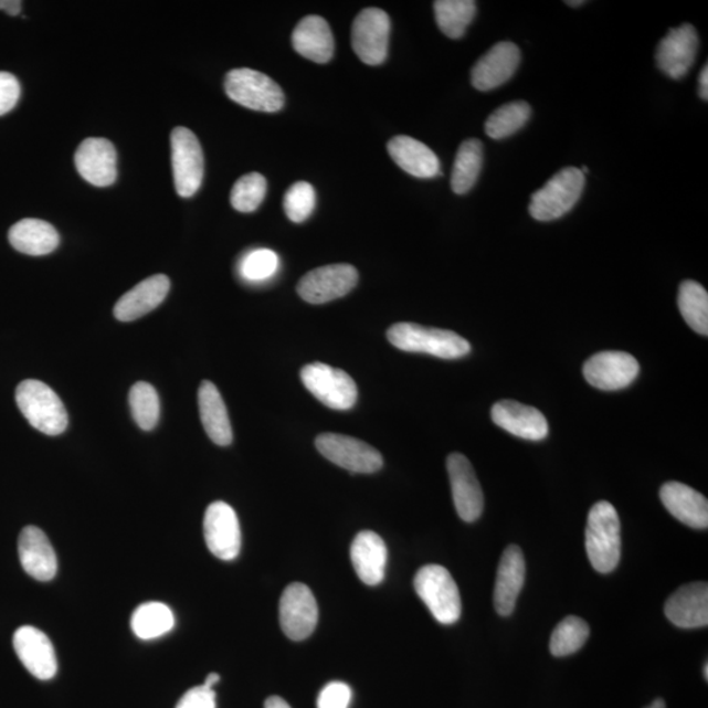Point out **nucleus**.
<instances>
[{
	"instance_id": "nucleus-1",
	"label": "nucleus",
	"mask_w": 708,
	"mask_h": 708,
	"mask_svg": "<svg viewBox=\"0 0 708 708\" xmlns=\"http://www.w3.org/2000/svg\"><path fill=\"white\" fill-rule=\"evenodd\" d=\"M621 521L607 501L594 504L589 511L585 549L589 562L600 573L613 572L621 560Z\"/></svg>"
},
{
	"instance_id": "nucleus-2",
	"label": "nucleus",
	"mask_w": 708,
	"mask_h": 708,
	"mask_svg": "<svg viewBox=\"0 0 708 708\" xmlns=\"http://www.w3.org/2000/svg\"><path fill=\"white\" fill-rule=\"evenodd\" d=\"M388 339L404 352L431 355L445 360L461 359L472 350L469 342L458 334L415 324H397L390 327Z\"/></svg>"
},
{
	"instance_id": "nucleus-3",
	"label": "nucleus",
	"mask_w": 708,
	"mask_h": 708,
	"mask_svg": "<svg viewBox=\"0 0 708 708\" xmlns=\"http://www.w3.org/2000/svg\"><path fill=\"white\" fill-rule=\"evenodd\" d=\"M17 403L34 430L47 436H59L67 430L68 416L65 405L44 382H21L17 389Z\"/></svg>"
},
{
	"instance_id": "nucleus-4",
	"label": "nucleus",
	"mask_w": 708,
	"mask_h": 708,
	"mask_svg": "<svg viewBox=\"0 0 708 708\" xmlns=\"http://www.w3.org/2000/svg\"><path fill=\"white\" fill-rule=\"evenodd\" d=\"M585 175L577 167H567L553 175L542 189L532 194L529 212L539 222L562 219L571 212L583 194Z\"/></svg>"
},
{
	"instance_id": "nucleus-5",
	"label": "nucleus",
	"mask_w": 708,
	"mask_h": 708,
	"mask_svg": "<svg viewBox=\"0 0 708 708\" xmlns=\"http://www.w3.org/2000/svg\"><path fill=\"white\" fill-rule=\"evenodd\" d=\"M413 585L419 598L440 623L453 625L461 619L459 589L445 567L427 564L420 568Z\"/></svg>"
},
{
	"instance_id": "nucleus-6",
	"label": "nucleus",
	"mask_w": 708,
	"mask_h": 708,
	"mask_svg": "<svg viewBox=\"0 0 708 708\" xmlns=\"http://www.w3.org/2000/svg\"><path fill=\"white\" fill-rule=\"evenodd\" d=\"M224 91L231 101L252 110L275 114L284 108L283 88L268 75L256 70H231L224 80Z\"/></svg>"
},
{
	"instance_id": "nucleus-7",
	"label": "nucleus",
	"mask_w": 708,
	"mask_h": 708,
	"mask_svg": "<svg viewBox=\"0 0 708 708\" xmlns=\"http://www.w3.org/2000/svg\"><path fill=\"white\" fill-rule=\"evenodd\" d=\"M305 388L329 409L346 411L352 409L359 397L357 384L345 370L327 363H308L300 370Z\"/></svg>"
},
{
	"instance_id": "nucleus-8",
	"label": "nucleus",
	"mask_w": 708,
	"mask_h": 708,
	"mask_svg": "<svg viewBox=\"0 0 708 708\" xmlns=\"http://www.w3.org/2000/svg\"><path fill=\"white\" fill-rule=\"evenodd\" d=\"M315 446L329 462L352 474H374L383 466L382 454L376 447L345 434H320Z\"/></svg>"
},
{
	"instance_id": "nucleus-9",
	"label": "nucleus",
	"mask_w": 708,
	"mask_h": 708,
	"mask_svg": "<svg viewBox=\"0 0 708 708\" xmlns=\"http://www.w3.org/2000/svg\"><path fill=\"white\" fill-rule=\"evenodd\" d=\"M171 149L175 188L180 198H192L202 184L205 170L199 138L187 128L173 129Z\"/></svg>"
},
{
	"instance_id": "nucleus-10",
	"label": "nucleus",
	"mask_w": 708,
	"mask_h": 708,
	"mask_svg": "<svg viewBox=\"0 0 708 708\" xmlns=\"http://www.w3.org/2000/svg\"><path fill=\"white\" fill-rule=\"evenodd\" d=\"M359 283L353 265L332 264L308 272L297 286L299 297L307 304L324 305L352 292Z\"/></svg>"
},
{
	"instance_id": "nucleus-11",
	"label": "nucleus",
	"mask_w": 708,
	"mask_h": 708,
	"mask_svg": "<svg viewBox=\"0 0 708 708\" xmlns=\"http://www.w3.org/2000/svg\"><path fill=\"white\" fill-rule=\"evenodd\" d=\"M391 21L383 10L364 9L352 27L353 51L369 66L382 65L388 59Z\"/></svg>"
},
{
	"instance_id": "nucleus-12",
	"label": "nucleus",
	"mask_w": 708,
	"mask_h": 708,
	"mask_svg": "<svg viewBox=\"0 0 708 708\" xmlns=\"http://www.w3.org/2000/svg\"><path fill=\"white\" fill-rule=\"evenodd\" d=\"M319 610L310 588L300 583L286 587L279 600V625L292 641L310 636L318 625Z\"/></svg>"
},
{
	"instance_id": "nucleus-13",
	"label": "nucleus",
	"mask_w": 708,
	"mask_h": 708,
	"mask_svg": "<svg viewBox=\"0 0 708 708\" xmlns=\"http://www.w3.org/2000/svg\"><path fill=\"white\" fill-rule=\"evenodd\" d=\"M203 537L210 552L221 560H234L241 552V525L235 510L223 501L210 504L203 517Z\"/></svg>"
},
{
	"instance_id": "nucleus-14",
	"label": "nucleus",
	"mask_w": 708,
	"mask_h": 708,
	"mask_svg": "<svg viewBox=\"0 0 708 708\" xmlns=\"http://www.w3.org/2000/svg\"><path fill=\"white\" fill-rule=\"evenodd\" d=\"M640 362L634 356L619 350L594 355L584 364V377L593 388L616 391L627 388L640 374Z\"/></svg>"
},
{
	"instance_id": "nucleus-15",
	"label": "nucleus",
	"mask_w": 708,
	"mask_h": 708,
	"mask_svg": "<svg viewBox=\"0 0 708 708\" xmlns=\"http://www.w3.org/2000/svg\"><path fill=\"white\" fill-rule=\"evenodd\" d=\"M446 466L458 516L465 522L478 520L485 509V496L473 465L464 454L453 453L448 455Z\"/></svg>"
},
{
	"instance_id": "nucleus-16",
	"label": "nucleus",
	"mask_w": 708,
	"mask_h": 708,
	"mask_svg": "<svg viewBox=\"0 0 708 708\" xmlns=\"http://www.w3.org/2000/svg\"><path fill=\"white\" fill-rule=\"evenodd\" d=\"M699 39L690 24L670 30L658 44L656 61L658 68L672 80H683L696 62Z\"/></svg>"
},
{
	"instance_id": "nucleus-17",
	"label": "nucleus",
	"mask_w": 708,
	"mask_h": 708,
	"mask_svg": "<svg viewBox=\"0 0 708 708\" xmlns=\"http://www.w3.org/2000/svg\"><path fill=\"white\" fill-rule=\"evenodd\" d=\"M13 648L33 677L47 681L57 675V656L53 644L41 630L32 626L18 628L13 635Z\"/></svg>"
},
{
	"instance_id": "nucleus-18",
	"label": "nucleus",
	"mask_w": 708,
	"mask_h": 708,
	"mask_svg": "<svg viewBox=\"0 0 708 708\" xmlns=\"http://www.w3.org/2000/svg\"><path fill=\"white\" fill-rule=\"evenodd\" d=\"M75 166L81 177L95 187H109L117 179V151L104 138H87L75 152Z\"/></svg>"
},
{
	"instance_id": "nucleus-19",
	"label": "nucleus",
	"mask_w": 708,
	"mask_h": 708,
	"mask_svg": "<svg viewBox=\"0 0 708 708\" xmlns=\"http://www.w3.org/2000/svg\"><path fill=\"white\" fill-rule=\"evenodd\" d=\"M521 52L511 42H499L480 57L472 70V83L476 89L490 91L503 86L517 72Z\"/></svg>"
},
{
	"instance_id": "nucleus-20",
	"label": "nucleus",
	"mask_w": 708,
	"mask_h": 708,
	"mask_svg": "<svg viewBox=\"0 0 708 708\" xmlns=\"http://www.w3.org/2000/svg\"><path fill=\"white\" fill-rule=\"evenodd\" d=\"M493 422L501 430L529 441H541L549 434V423L535 406L515 401L497 402L490 411Z\"/></svg>"
},
{
	"instance_id": "nucleus-21",
	"label": "nucleus",
	"mask_w": 708,
	"mask_h": 708,
	"mask_svg": "<svg viewBox=\"0 0 708 708\" xmlns=\"http://www.w3.org/2000/svg\"><path fill=\"white\" fill-rule=\"evenodd\" d=\"M527 566L520 547L510 545L503 552L494 592V605L501 616L514 613L518 595L522 591Z\"/></svg>"
},
{
	"instance_id": "nucleus-22",
	"label": "nucleus",
	"mask_w": 708,
	"mask_h": 708,
	"mask_svg": "<svg viewBox=\"0 0 708 708\" xmlns=\"http://www.w3.org/2000/svg\"><path fill=\"white\" fill-rule=\"evenodd\" d=\"M665 615L679 628H700L708 625V585L691 583L670 595Z\"/></svg>"
},
{
	"instance_id": "nucleus-23",
	"label": "nucleus",
	"mask_w": 708,
	"mask_h": 708,
	"mask_svg": "<svg viewBox=\"0 0 708 708\" xmlns=\"http://www.w3.org/2000/svg\"><path fill=\"white\" fill-rule=\"evenodd\" d=\"M19 558L24 571L39 581H51L59 570L57 557L45 532L27 527L19 537Z\"/></svg>"
},
{
	"instance_id": "nucleus-24",
	"label": "nucleus",
	"mask_w": 708,
	"mask_h": 708,
	"mask_svg": "<svg viewBox=\"0 0 708 708\" xmlns=\"http://www.w3.org/2000/svg\"><path fill=\"white\" fill-rule=\"evenodd\" d=\"M661 499L679 522L694 529L708 528V501L698 490L679 482H668L661 489Z\"/></svg>"
},
{
	"instance_id": "nucleus-25",
	"label": "nucleus",
	"mask_w": 708,
	"mask_h": 708,
	"mask_svg": "<svg viewBox=\"0 0 708 708\" xmlns=\"http://www.w3.org/2000/svg\"><path fill=\"white\" fill-rule=\"evenodd\" d=\"M350 559L363 584L376 587L382 583L388 564V547L377 532H359L350 547Z\"/></svg>"
},
{
	"instance_id": "nucleus-26",
	"label": "nucleus",
	"mask_w": 708,
	"mask_h": 708,
	"mask_svg": "<svg viewBox=\"0 0 708 708\" xmlns=\"http://www.w3.org/2000/svg\"><path fill=\"white\" fill-rule=\"evenodd\" d=\"M170 278L157 275L144 279L131 290L124 294L115 306V317L120 321H133L142 318L163 303L170 292Z\"/></svg>"
},
{
	"instance_id": "nucleus-27",
	"label": "nucleus",
	"mask_w": 708,
	"mask_h": 708,
	"mask_svg": "<svg viewBox=\"0 0 708 708\" xmlns=\"http://www.w3.org/2000/svg\"><path fill=\"white\" fill-rule=\"evenodd\" d=\"M390 157L411 177L432 179L441 173L440 159L430 147L409 136H397L388 144Z\"/></svg>"
},
{
	"instance_id": "nucleus-28",
	"label": "nucleus",
	"mask_w": 708,
	"mask_h": 708,
	"mask_svg": "<svg viewBox=\"0 0 708 708\" xmlns=\"http://www.w3.org/2000/svg\"><path fill=\"white\" fill-rule=\"evenodd\" d=\"M294 51L315 63L331 61L335 41L331 28L324 18L306 17L299 21L292 34Z\"/></svg>"
},
{
	"instance_id": "nucleus-29",
	"label": "nucleus",
	"mask_w": 708,
	"mask_h": 708,
	"mask_svg": "<svg viewBox=\"0 0 708 708\" xmlns=\"http://www.w3.org/2000/svg\"><path fill=\"white\" fill-rule=\"evenodd\" d=\"M199 409L203 430L209 438L220 446H229L233 443V427H231L226 404L214 383L209 381L201 383Z\"/></svg>"
},
{
	"instance_id": "nucleus-30",
	"label": "nucleus",
	"mask_w": 708,
	"mask_h": 708,
	"mask_svg": "<svg viewBox=\"0 0 708 708\" xmlns=\"http://www.w3.org/2000/svg\"><path fill=\"white\" fill-rule=\"evenodd\" d=\"M13 249L30 256L51 254L60 244L59 231L51 223L25 219L13 224L9 233Z\"/></svg>"
},
{
	"instance_id": "nucleus-31",
	"label": "nucleus",
	"mask_w": 708,
	"mask_h": 708,
	"mask_svg": "<svg viewBox=\"0 0 708 708\" xmlns=\"http://www.w3.org/2000/svg\"><path fill=\"white\" fill-rule=\"evenodd\" d=\"M131 630L139 640L152 641L163 636L173 628L172 610L162 602H147L139 605L131 615Z\"/></svg>"
},
{
	"instance_id": "nucleus-32",
	"label": "nucleus",
	"mask_w": 708,
	"mask_h": 708,
	"mask_svg": "<svg viewBox=\"0 0 708 708\" xmlns=\"http://www.w3.org/2000/svg\"><path fill=\"white\" fill-rule=\"evenodd\" d=\"M483 167V145L479 139H466L459 146L454 160L452 189L454 193L465 194L474 188Z\"/></svg>"
},
{
	"instance_id": "nucleus-33",
	"label": "nucleus",
	"mask_w": 708,
	"mask_h": 708,
	"mask_svg": "<svg viewBox=\"0 0 708 708\" xmlns=\"http://www.w3.org/2000/svg\"><path fill=\"white\" fill-rule=\"evenodd\" d=\"M476 13L474 0H437L434 2V15L437 25L447 38H464Z\"/></svg>"
},
{
	"instance_id": "nucleus-34",
	"label": "nucleus",
	"mask_w": 708,
	"mask_h": 708,
	"mask_svg": "<svg viewBox=\"0 0 708 708\" xmlns=\"http://www.w3.org/2000/svg\"><path fill=\"white\" fill-rule=\"evenodd\" d=\"M678 307L686 324L699 335H708V294L696 282H684L679 286Z\"/></svg>"
},
{
	"instance_id": "nucleus-35",
	"label": "nucleus",
	"mask_w": 708,
	"mask_h": 708,
	"mask_svg": "<svg viewBox=\"0 0 708 708\" xmlns=\"http://www.w3.org/2000/svg\"><path fill=\"white\" fill-rule=\"evenodd\" d=\"M531 108L525 102H511L501 105L486 121V135L493 139L514 136L529 121Z\"/></svg>"
},
{
	"instance_id": "nucleus-36",
	"label": "nucleus",
	"mask_w": 708,
	"mask_h": 708,
	"mask_svg": "<svg viewBox=\"0 0 708 708\" xmlns=\"http://www.w3.org/2000/svg\"><path fill=\"white\" fill-rule=\"evenodd\" d=\"M591 630L588 623L579 616H567L553 630L550 641V651L553 656L564 657L577 654L583 648Z\"/></svg>"
},
{
	"instance_id": "nucleus-37",
	"label": "nucleus",
	"mask_w": 708,
	"mask_h": 708,
	"mask_svg": "<svg viewBox=\"0 0 708 708\" xmlns=\"http://www.w3.org/2000/svg\"><path fill=\"white\" fill-rule=\"evenodd\" d=\"M129 403L133 419L142 431H152L160 418V401L150 383L137 382L130 389Z\"/></svg>"
},
{
	"instance_id": "nucleus-38",
	"label": "nucleus",
	"mask_w": 708,
	"mask_h": 708,
	"mask_svg": "<svg viewBox=\"0 0 708 708\" xmlns=\"http://www.w3.org/2000/svg\"><path fill=\"white\" fill-rule=\"evenodd\" d=\"M268 182L262 173L251 172L237 180L231 191V205L237 212L252 213L262 205Z\"/></svg>"
},
{
	"instance_id": "nucleus-39",
	"label": "nucleus",
	"mask_w": 708,
	"mask_h": 708,
	"mask_svg": "<svg viewBox=\"0 0 708 708\" xmlns=\"http://www.w3.org/2000/svg\"><path fill=\"white\" fill-rule=\"evenodd\" d=\"M315 201H317V194H315V189L310 182H294L287 189L284 198V210L287 219L294 223L305 222L314 212Z\"/></svg>"
},
{
	"instance_id": "nucleus-40",
	"label": "nucleus",
	"mask_w": 708,
	"mask_h": 708,
	"mask_svg": "<svg viewBox=\"0 0 708 708\" xmlns=\"http://www.w3.org/2000/svg\"><path fill=\"white\" fill-rule=\"evenodd\" d=\"M278 265L279 261L275 251L266 249L255 250L243 258L241 273L249 282L261 283L275 276Z\"/></svg>"
},
{
	"instance_id": "nucleus-41",
	"label": "nucleus",
	"mask_w": 708,
	"mask_h": 708,
	"mask_svg": "<svg viewBox=\"0 0 708 708\" xmlns=\"http://www.w3.org/2000/svg\"><path fill=\"white\" fill-rule=\"evenodd\" d=\"M352 690L345 683H331L320 691L318 708H348Z\"/></svg>"
},
{
	"instance_id": "nucleus-42",
	"label": "nucleus",
	"mask_w": 708,
	"mask_h": 708,
	"mask_svg": "<svg viewBox=\"0 0 708 708\" xmlns=\"http://www.w3.org/2000/svg\"><path fill=\"white\" fill-rule=\"evenodd\" d=\"M20 97V83L15 75L0 72V116L17 107Z\"/></svg>"
},
{
	"instance_id": "nucleus-43",
	"label": "nucleus",
	"mask_w": 708,
	"mask_h": 708,
	"mask_svg": "<svg viewBox=\"0 0 708 708\" xmlns=\"http://www.w3.org/2000/svg\"><path fill=\"white\" fill-rule=\"evenodd\" d=\"M215 693L207 686H196L181 697L177 708H215Z\"/></svg>"
},
{
	"instance_id": "nucleus-44",
	"label": "nucleus",
	"mask_w": 708,
	"mask_h": 708,
	"mask_svg": "<svg viewBox=\"0 0 708 708\" xmlns=\"http://www.w3.org/2000/svg\"><path fill=\"white\" fill-rule=\"evenodd\" d=\"M0 10L6 11L11 17H18L21 11L20 0H0Z\"/></svg>"
},
{
	"instance_id": "nucleus-45",
	"label": "nucleus",
	"mask_w": 708,
	"mask_h": 708,
	"mask_svg": "<svg viewBox=\"0 0 708 708\" xmlns=\"http://www.w3.org/2000/svg\"><path fill=\"white\" fill-rule=\"evenodd\" d=\"M699 96L702 97L704 101L708 99V66L707 63L700 72L699 75Z\"/></svg>"
},
{
	"instance_id": "nucleus-46",
	"label": "nucleus",
	"mask_w": 708,
	"mask_h": 708,
	"mask_svg": "<svg viewBox=\"0 0 708 708\" xmlns=\"http://www.w3.org/2000/svg\"><path fill=\"white\" fill-rule=\"evenodd\" d=\"M264 708H292L282 697H271L265 700Z\"/></svg>"
},
{
	"instance_id": "nucleus-47",
	"label": "nucleus",
	"mask_w": 708,
	"mask_h": 708,
	"mask_svg": "<svg viewBox=\"0 0 708 708\" xmlns=\"http://www.w3.org/2000/svg\"><path fill=\"white\" fill-rule=\"evenodd\" d=\"M220 675H216V673H210V675L205 679V684L203 686H207L209 689H213L214 685L220 683Z\"/></svg>"
},
{
	"instance_id": "nucleus-48",
	"label": "nucleus",
	"mask_w": 708,
	"mask_h": 708,
	"mask_svg": "<svg viewBox=\"0 0 708 708\" xmlns=\"http://www.w3.org/2000/svg\"><path fill=\"white\" fill-rule=\"evenodd\" d=\"M646 708H667V706H665V702L663 699H656L654 704H651Z\"/></svg>"
},
{
	"instance_id": "nucleus-49",
	"label": "nucleus",
	"mask_w": 708,
	"mask_h": 708,
	"mask_svg": "<svg viewBox=\"0 0 708 708\" xmlns=\"http://www.w3.org/2000/svg\"><path fill=\"white\" fill-rule=\"evenodd\" d=\"M566 3H567V6L579 7L581 4H584L585 2H583V0H578V2H571V0H568V2H566Z\"/></svg>"
},
{
	"instance_id": "nucleus-50",
	"label": "nucleus",
	"mask_w": 708,
	"mask_h": 708,
	"mask_svg": "<svg viewBox=\"0 0 708 708\" xmlns=\"http://www.w3.org/2000/svg\"><path fill=\"white\" fill-rule=\"evenodd\" d=\"M704 670H705V678H706V681H707V679H708V663L707 662L705 664V669Z\"/></svg>"
}]
</instances>
